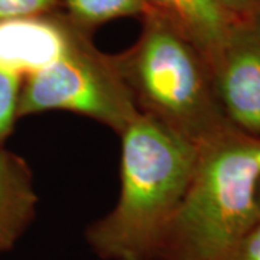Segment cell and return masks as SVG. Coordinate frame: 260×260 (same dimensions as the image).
Listing matches in <instances>:
<instances>
[{
    "mask_svg": "<svg viewBox=\"0 0 260 260\" xmlns=\"http://www.w3.org/2000/svg\"><path fill=\"white\" fill-rule=\"evenodd\" d=\"M121 138L120 192L85 230L103 260H155L200 158V146L140 113Z\"/></svg>",
    "mask_w": 260,
    "mask_h": 260,
    "instance_id": "1",
    "label": "cell"
},
{
    "mask_svg": "<svg viewBox=\"0 0 260 260\" xmlns=\"http://www.w3.org/2000/svg\"><path fill=\"white\" fill-rule=\"evenodd\" d=\"M260 138L227 130L200 149L192 179L155 260H227L259 221Z\"/></svg>",
    "mask_w": 260,
    "mask_h": 260,
    "instance_id": "2",
    "label": "cell"
},
{
    "mask_svg": "<svg viewBox=\"0 0 260 260\" xmlns=\"http://www.w3.org/2000/svg\"><path fill=\"white\" fill-rule=\"evenodd\" d=\"M136 42L113 54L142 114L203 148L233 129L204 55L153 12H143Z\"/></svg>",
    "mask_w": 260,
    "mask_h": 260,
    "instance_id": "3",
    "label": "cell"
},
{
    "mask_svg": "<svg viewBox=\"0 0 260 260\" xmlns=\"http://www.w3.org/2000/svg\"><path fill=\"white\" fill-rule=\"evenodd\" d=\"M54 110L85 116L119 136L139 117L113 55L95 47L93 30L80 32L56 59L23 77L19 119Z\"/></svg>",
    "mask_w": 260,
    "mask_h": 260,
    "instance_id": "4",
    "label": "cell"
},
{
    "mask_svg": "<svg viewBox=\"0 0 260 260\" xmlns=\"http://www.w3.org/2000/svg\"><path fill=\"white\" fill-rule=\"evenodd\" d=\"M210 68L229 121L260 138V15L233 23Z\"/></svg>",
    "mask_w": 260,
    "mask_h": 260,
    "instance_id": "5",
    "label": "cell"
},
{
    "mask_svg": "<svg viewBox=\"0 0 260 260\" xmlns=\"http://www.w3.org/2000/svg\"><path fill=\"white\" fill-rule=\"evenodd\" d=\"M85 29L64 8L2 18L0 67L22 77L32 74L56 59Z\"/></svg>",
    "mask_w": 260,
    "mask_h": 260,
    "instance_id": "6",
    "label": "cell"
},
{
    "mask_svg": "<svg viewBox=\"0 0 260 260\" xmlns=\"http://www.w3.org/2000/svg\"><path fill=\"white\" fill-rule=\"evenodd\" d=\"M153 12L211 62L237 20L217 0H145Z\"/></svg>",
    "mask_w": 260,
    "mask_h": 260,
    "instance_id": "7",
    "label": "cell"
},
{
    "mask_svg": "<svg viewBox=\"0 0 260 260\" xmlns=\"http://www.w3.org/2000/svg\"><path fill=\"white\" fill-rule=\"evenodd\" d=\"M34 175L18 153L0 148V254L12 250L35 220Z\"/></svg>",
    "mask_w": 260,
    "mask_h": 260,
    "instance_id": "8",
    "label": "cell"
},
{
    "mask_svg": "<svg viewBox=\"0 0 260 260\" xmlns=\"http://www.w3.org/2000/svg\"><path fill=\"white\" fill-rule=\"evenodd\" d=\"M64 10L90 30L116 19L138 16L145 12V0H62Z\"/></svg>",
    "mask_w": 260,
    "mask_h": 260,
    "instance_id": "9",
    "label": "cell"
},
{
    "mask_svg": "<svg viewBox=\"0 0 260 260\" xmlns=\"http://www.w3.org/2000/svg\"><path fill=\"white\" fill-rule=\"evenodd\" d=\"M22 81V75L0 67V143H3L12 135L19 119Z\"/></svg>",
    "mask_w": 260,
    "mask_h": 260,
    "instance_id": "10",
    "label": "cell"
},
{
    "mask_svg": "<svg viewBox=\"0 0 260 260\" xmlns=\"http://www.w3.org/2000/svg\"><path fill=\"white\" fill-rule=\"evenodd\" d=\"M62 8V0H0V19Z\"/></svg>",
    "mask_w": 260,
    "mask_h": 260,
    "instance_id": "11",
    "label": "cell"
},
{
    "mask_svg": "<svg viewBox=\"0 0 260 260\" xmlns=\"http://www.w3.org/2000/svg\"><path fill=\"white\" fill-rule=\"evenodd\" d=\"M227 260H260V221L251 227Z\"/></svg>",
    "mask_w": 260,
    "mask_h": 260,
    "instance_id": "12",
    "label": "cell"
},
{
    "mask_svg": "<svg viewBox=\"0 0 260 260\" xmlns=\"http://www.w3.org/2000/svg\"><path fill=\"white\" fill-rule=\"evenodd\" d=\"M234 19H247L260 15V0H217Z\"/></svg>",
    "mask_w": 260,
    "mask_h": 260,
    "instance_id": "13",
    "label": "cell"
},
{
    "mask_svg": "<svg viewBox=\"0 0 260 260\" xmlns=\"http://www.w3.org/2000/svg\"><path fill=\"white\" fill-rule=\"evenodd\" d=\"M256 207H257V217H259L260 221V182L257 186V192H256Z\"/></svg>",
    "mask_w": 260,
    "mask_h": 260,
    "instance_id": "14",
    "label": "cell"
}]
</instances>
